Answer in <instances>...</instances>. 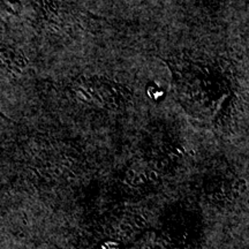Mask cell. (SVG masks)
<instances>
[{"label": "cell", "instance_id": "cell-1", "mask_svg": "<svg viewBox=\"0 0 249 249\" xmlns=\"http://www.w3.org/2000/svg\"><path fill=\"white\" fill-rule=\"evenodd\" d=\"M76 91L77 93L82 92L87 102L91 103V101H95L101 104L107 103V105L110 104L111 107H121L128 101V91L126 88L118 83L110 82L107 79H87L83 82H80V85L77 83Z\"/></svg>", "mask_w": 249, "mask_h": 249}]
</instances>
